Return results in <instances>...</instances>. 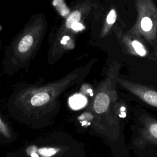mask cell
Returning a JSON list of instances; mask_svg holds the SVG:
<instances>
[{
	"instance_id": "cell-6",
	"label": "cell",
	"mask_w": 157,
	"mask_h": 157,
	"mask_svg": "<svg viewBox=\"0 0 157 157\" xmlns=\"http://www.w3.org/2000/svg\"><path fill=\"white\" fill-rule=\"evenodd\" d=\"M142 137L146 142L157 144V120L148 117L144 120Z\"/></svg>"
},
{
	"instance_id": "cell-3",
	"label": "cell",
	"mask_w": 157,
	"mask_h": 157,
	"mask_svg": "<svg viewBox=\"0 0 157 157\" xmlns=\"http://www.w3.org/2000/svg\"><path fill=\"white\" fill-rule=\"evenodd\" d=\"M136 7L137 21L130 33L142 36L151 41L157 35V9L152 0H136Z\"/></svg>"
},
{
	"instance_id": "cell-8",
	"label": "cell",
	"mask_w": 157,
	"mask_h": 157,
	"mask_svg": "<svg viewBox=\"0 0 157 157\" xmlns=\"http://www.w3.org/2000/svg\"><path fill=\"white\" fill-rule=\"evenodd\" d=\"M13 139V134L11 128L0 116V141L9 142Z\"/></svg>"
},
{
	"instance_id": "cell-5",
	"label": "cell",
	"mask_w": 157,
	"mask_h": 157,
	"mask_svg": "<svg viewBox=\"0 0 157 157\" xmlns=\"http://www.w3.org/2000/svg\"><path fill=\"white\" fill-rule=\"evenodd\" d=\"M117 82L124 88L138 97L147 104L157 108V90L145 85L122 78H117Z\"/></svg>"
},
{
	"instance_id": "cell-14",
	"label": "cell",
	"mask_w": 157,
	"mask_h": 157,
	"mask_svg": "<svg viewBox=\"0 0 157 157\" xmlns=\"http://www.w3.org/2000/svg\"><path fill=\"white\" fill-rule=\"evenodd\" d=\"M0 48H1V38H0Z\"/></svg>"
},
{
	"instance_id": "cell-4",
	"label": "cell",
	"mask_w": 157,
	"mask_h": 157,
	"mask_svg": "<svg viewBox=\"0 0 157 157\" xmlns=\"http://www.w3.org/2000/svg\"><path fill=\"white\" fill-rule=\"evenodd\" d=\"M119 67V64L113 63L109 71L106 80L102 82L98 90L93 101V109L98 114H103L109 109L111 102L110 95L113 91L112 81L117 77Z\"/></svg>"
},
{
	"instance_id": "cell-12",
	"label": "cell",
	"mask_w": 157,
	"mask_h": 157,
	"mask_svg": "<svg viewBox=\"0 0 157 157\" xmlns=\"http://www.w3.org/2000/svg\"><path fill=\"white\" fill-rule=\"evenodd\" d=\"M53 4L62 16L66 17L69 15V10L66 6L63 0H53Z\"/></svg>"
},
{
	"instance_id": "cell-11",
	"label": "cell",
	"mask_w": 157,
	"mask_h": 157,
	"mask_svg": "<svg viewBox=\"0 0 157 157\" xmlns=\"http://www.w3.org/2000/svg\"><path fill=\"white\" fill-rule=\"evenodd\" d=\"M62 149L59 147H43L37 150V154H39L40 157H52L61 151Z\"/></svg>"
},
{
	"instance_id": "cell-13",
	"label": "cell",
	"mask_w": 157,
	"mask_h": 157,
	"mask_svg": "<svg viewBox=\"0 0 157 157\" xmlns=\"http://www.w3.org/2000/svg\"><path fill=\"white\" fill-rule=\"evenodd\" d=\"M85 28V27L83 26V25L82 23H80L79 22L74 24L72 28H71V30L74 31V32H78L79 31H81L82 29H83Z\"/></svg>"
},
{
	"instance_id": "cell-10",
	"label": "cell",
	"mask_w": 157,
	"mask_h": 157,
	"mask_svg": "<svg viewBox=\"0 0 157 157\" xmlns=\"http://www.w3.org/2000/svg\"><path fill=\"white\" fill-rule=\"evenodd\" d=\"M69 105L74 109H78L83 107L86 103V98L80 94H77L69 98Z\"/></svg>"
},
{
	"instance_id": "cell-1",
	"label": "cell",
	"mask_w": 157,
	"mask_h": 157,
	"mask_svg": "<svg viewBox=\"0 0 157 157\" xmlns=\"http://www.w3.org/2000/svg\"><path fill=\"white\" fill-rule=\"evenodd\" d=\"M47 28L42 13L34 14L7 46L4 57V70L8 73L27 67L37 53Z\"/></svg>"
},
{
	"instance_id": "cell-7",
	"label": "cell",
	"mask_w": 157,
	"mask_h": 157,
	"mask_svg": "<svg viewBox=\"0 0 157 157\" xmlns=\"http://www.w3.org/2000/svg\"><path fill=\"white\" fill-rule=\"evenodd\" d=\"M123 43L128 51L132 55L144 57L147 54L145 47L137 39L131 40L129 37L124 36L123 39Z\"/></svg>"
},
{
	"instance_id": "cell-9",
	"label": "cell",
	"mask_w": 157,
	"mask_h": 157,
	"mask_svg": "<svg viewBox=\"0 0 157 157\" xmlns=\"http://www.w3.org/2000/svg\"><path fill=\"white\" fill-rule=\"evenodd\" d=\"M117 19V12L115 9H112L107 15L105 22L102 28L101 33V36L104 37L107 35L109 31L112 28V25L114 24Z\"/></svg>"
},
{
	"instance_id": "cell-2",
	"label": "cell",
	"mask_w": 157,
	"mask_h": 157,
	"mask_svg": "<svg viewBox=\"0 0 157 157\" xmlns=\"http://www.w3.org/2000/svg\"><path fill=\"white\" fill-rule=\"evenodd\" d=\"M77 77V73L72 72L42 86L26 87L15 96L14 106L29 118H39L51 110L59 96L72 85Z\"/></svg>"
}]
</instances>
